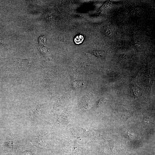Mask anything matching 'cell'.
I'll return each instance as SVG.
<instances>
[{
    "mask_svg": "<svg viewBox=\"0 0 155 155\" xmlns=\"http://www.w3.org/2000/svg\"><path fill=\"white\" fill-rule=\"evenodd\" d=\"M94 55L98 57H101L103 56L104 53V52L99 50H94L92 51Z\"/></svg>",
    "mask_w": 155,
    "mask_h": 155,
    "instance_id": "6da1fadb",
    "label": "cell"
},
{
    "mask_svg": "<svg viewBox=\"0 0 155 155\" xmlns=\"http://www.w3.org/2000/svg\"><path fill=\"white\" fill-rule=\"evenodd\" d=\"M83 40V37L81 35L77 36L74 39L75 42L78 44L81 43Z\"/></svg>",
    "mask_w": 155,
    "mask_h": 155,
    "instance_id": "7a4b0ae2",
    "label": "cell"
},
{
    "mask_svg": "<svg viewBox=\"0 0 155 155\" xmlns=\"http://www.w3.org/2000/svg\"><path fill=\"white\" fill-rule=\"evenodd\" d=\"M105 34L108 36H110L112 34V31L111 29L108 27H106L104 30Z\"/></svg>",
    "mask_w": 155,
    "mask_h": 155,
    "instance_id": "3957f363",
    "label": "cell"
}]
</instances>
